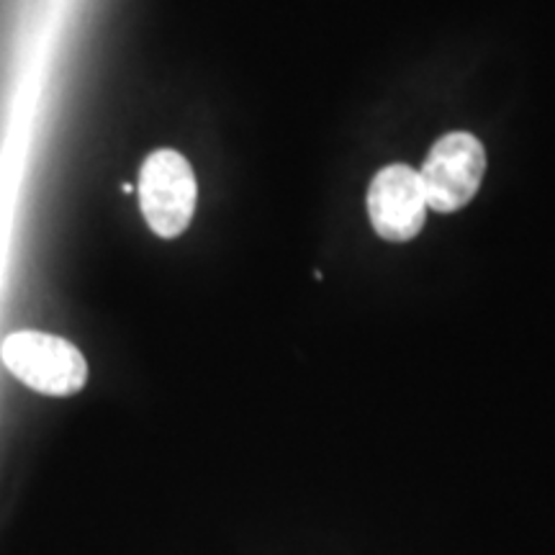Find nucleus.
I'll return each instance as SVG.
<instances>
[{"label":"nucleus","mask_w":555,"mask_h":555,"mask_svg":"<svg viewBox=\"0 0 555 555\" xmlns=\"http://www.w3.org/2000/svg\"><path fill=\"white\" fill-rule=\"evenodd\" d=\"M198 185L191 163L176 150H157L139 170V206L152 232L172 240L189 229Z\"/></svg>","instance_id":"f03ea898"},{"label":"nucleus","mask_w":555,"mask_h":555,"mask_svg":"<svg viewBox=\"0 0 555 555\" xmlns=\"http://www.w3.org/2000/svg\"><path fill=\"white\" fill-rule=\"evenodd\" d=\"M427 208L420 172L409 165H388L373 178L367 191V214L376 234L386 242L414 240L425 227Z\"/></svg>","instance_id":"20e7f679"},{"label":"nucleus","mask_w":555,"mask_h":555,"mask_svg":"<svg viewBox=\"0 0 555 555\" xmlns=\"http://www.w3.org/2000/svg\"><path fill=\"white\" fill-rule=\"evenodd\" d=\"M483 172L486 152L474 134L453 131V134L442 137L429 150L420 170L427 206L440 214H453L470 204V198L481 189Z\"/></svg>","instance_id":"7ed1b4c3"},{"label":"nucleus","mask_w":555,"mask_h":555,"mask_svg":"<svg viewBox=\"0 0 555 555\" xmlns=\"http://www.w3.org/2000/svg\"><path fill=\"white\" fill-rule=\"evenodd\" d=\"M0 360L13 378L44 397H73L88 384V363L69 339L21 330L0 345Z\"/></svg>","instance_id":"f257e3e1"}]
</instances>
